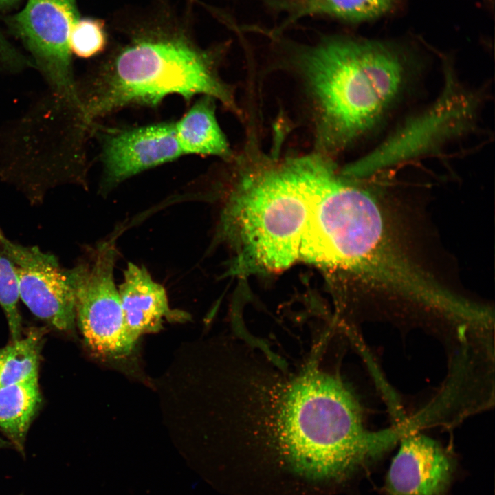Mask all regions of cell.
<instances>
[{"instance_id":"19","label":"cell","mask_w":495,"mask_h":495,"mask_svg":"<svg viewBox=\"0 0 495 495\" xmlns=\"http://www.w3.org/2000/svg\"><path fill=\"white\" fill-rule=\"evenodd\" d=\"M18 0H0V8L10 6Z\"/></svg>"},{"instance_id":"2","label":"cell","mask_w":495,"mask_h":495,"mask_svg":"<svg viewBox=\"0 0 495 495\" xmlns=\"http://www.w3.org/2000/svg\"><path fill=\"white\" fill-rule=\"evenodd\" d=\"M217 54L184 32L154 30L133 36L92 72L78 94L86 124L128 107H155L168 96L187 102L206 95L236 111L230 89L217 71Z\"/></svg>"},{"instance_id":"4","label":"cell","mask_w":495,"mask_h":495,"mask_svg":"<svg viewBox=\"0 0 495 495\" xmlns=\"http://www.w3.org/2000/svg\"><path fill=\"white\" fill-rule=\"evenodd\" d=\"M314 181L302 157L288 160L244 181L239 226L249 254L260 265L280 270L299 258L313 204Z\"/></svg>"},{"instance_id":"9","label":"cell","mask_w":495,"mask_h":495,"mask_svg":"<svg viewBox=\"0 0 495 495\" xmlns=\"http://www.w3.org/2000/svg\"><path fill=\"white\" fill-rule=\"evenodd\" d=\"M468 104L445 94L439 103L424 115L409 122L370 155L346 167V174L364 177L384 167L414 157L453 133L458 123H463Z\"/></svg>"},{"instance_id":"7","label":"cell","mask_w":495,"mask_h":495,"mask_svg":"<svg viewBox=\"0 0 495 495\" xmlns=\"http://www.w3.org/2000/svg\"><path fill=\"white\" fill-rule=\"evenodd\" d=\"M0 252L12 263L20 299L38 318L61 331L76 324L75 294L69 270L37 246L10 239L0 228Z\"/></svg>"},{"instance_id":"13","label":"cell","mask_w":495,"mask_h":495,"mask_svg":"<svg viewBox=\"0 0 495 495\" xmlns=\"http://www.w3.org/2000/svg\"><path fill=\"white\" fill-rule=\"evenodd\" d=\"M399 0H270L269 5L286 13V19L273 32L278 34L300 19L323 16L358 23L375 19L390 11Z\"/></svg>"},{"instance_id":"10","label":"cell","mask_w":495,"mask_h":495,"mask_svg":"<svg viewBox=\"0 0 495 495\" xmlns=\"http://www.w3.org/2000/svg\"><path fill=\"white\" fill-rule=\"evenodd\" d=\"M454 470L452 456L434 440L407 433L388 470L389 495H446Z\"/></svg>"},{"instance_id":"14","label":"cell","mask_w":495,"mask_h":495,"mask_svg":"<svg viewBox=\"0 0 495 495\" xmlns=\"http://www.w3.org/2000/svg\"><path fill=\"white\" fill-rule=\"evenodd\" d=\"M41 400L38 379L0 386V429L21 452Z\"/></svg>"},{"instance_id":"17","label":"cell","mask_w":495,"mask_h":495,"mask_svg":"<svg viewBox=\"0 0 495 495\" xmlns=\"http://www.w3.org/2000/svg\"><path fill=\"white\" fill-rule=\"evenodd\" d=\"M69 43L71 52L81 58H90L102 52L107 45L104 22L91 18L78 19L71 29Z\"/></svg>"},{"instance_id":"5","label":"cell","mask_w":495,"mask_h":495,"mask_svg":"<svg viewBox=\"0 0 495 495\" xmlns=\"http://www.w3.org/2000/svg\"><path fill=\"white\" fill-rule=\"evenodd\" d=\"M118 252L113 243L104 241L87 248L69 269L76 305V322L87 346L107 358L129 355L135 342L124 321L113 271Z\"/></svg>"},{"instance_id":"11","label":"cell","mask_w":495,"mask_h":495,"mask_svg":"<svg viewBox=\"0 0 495 495\" xmlns=\"http://www.w3.org/2000/svg\"><path fill=\"white\" fill-rule=\"evenodd\" d=\"M118 288L126 326L135 342L144 334L160 331L165 320L188 319L187 313L171 309L165 288L143 265L129 263Z\"/></svg>"},{"instance_id":"16","label":"cell","mask_w":495,"mask_h":495,"mask_svg":"<svg viewBox=\"0 0 495 495\" xmlns=\"http://www.w3.org/2000/svg\"><path fill=\"white\" fill-rule=\"evenodd\" d=\"M19 299L18 281L14 267L10 261L0 252V306L6 315L12 341L19 340L21 336Z\"/></svg>"},{"instance_id":"15","label":"cell","mask_w":495,"mask_h":495,"mask_svg":"<svg viewBox=\"0 0 495 495\" xmlns=\"http://www.w3.org/2000/svg\"><path fill=\"white\" fill-rule=\"evenodd\" d=\"M45 328H33L24 338L0 348V386L38 379Z\"/></svg>"},{"instance_id":"12","label":"cell","mask_w":495,"mask_h":495,"mask_svg":"<svg viewBox=\"0 0 495 495\" xmlns=\"http://www.w3.org/2000/svg\"><path fill=\"white\" fill-rule=\"evenodd\" d=\"M215 100L201 96L175 122L176 138L184 155L230 156V148L216 118Z\"/></svg>"},{"instance_id":"1","label":"cell","mask_w":495,"mask_h":495,"mask_svg":"<svg viewBox=\"0 0 495 495\" xmlns=\"http://www.w3.org/2000/svg\"><path fill=\"white\" fill-rule=\"evenodd\" d=\"M299 258L351 276L368 290L427 308L444 287L404 251L377 198L338 178L329 163L318 174Z\"/></svg>"},{"instance_id":"18","label":"cell","mask_w":495,"mask_h":495,"mask_svg":"<svg viewBox=\"0 0 495 495\" xmlns=\"http://www.w3.org/2000/svg\"><path fill=\"white\" fill-rule=\"evenodd\" d=\"M27 63L25 58L0 32V66L16 69L27 65Z\"/></svg>"},{"instance_id":"6","label":"cell","mask_w":495,"mask_h":495,"mask_svg":"<svg viewBox=\"0 0 495 495\" xmlns=\"http://www.w3.org/2000/svg\"><path fill=\"white\" fill-rule=\"evenodd\" d=\"M79 19L74 0H29L13 19L17 34L32 53L60 101L81 106L73 76L69 38Z\"/></svg>"},{"instance_id":"20","label":"cell","mask_w":495,"mask_h":495,"mask_svg":"<svg viewBox=\"0 0 495 495\" xmlns=\"http://www.w3.org/2000/svg\"><path fill=\"white\" fill-rule=\"evenodd\" d=\"M10 446L12 445L10 441H4L2 438L0 437V448H8Z\"/></svg>"},{"instance_id":"8","label":"cell","mask_w":495,"mask_h":495,"mask_svg":"<svg viewBox=\"0 0 495 495\" xmlns=\"http://www.w3.org/2000/svg\"><path fill=\"white\" fill-rule=\"evenodd\" d=\"M94 133L100 138L103 192L184 155L176 138L175 122L126 128H105L97 123Z\"/></svg>"},{"instance_id":"3","label":"cell","mask_w":495,"mask_h":495,"mask_svg":"<svg viewBox=\"0 0 495 495\" xmlns=\"http://www.w3.org/2000/svg\"><path fill=\"white\" fill-rule=\"evenodd\" d=\"M317 104L319 133L327 146H342L370 131L399 94L402 58L380 42L324 36L294 48Z\"/></svg>"}]
</instances>
